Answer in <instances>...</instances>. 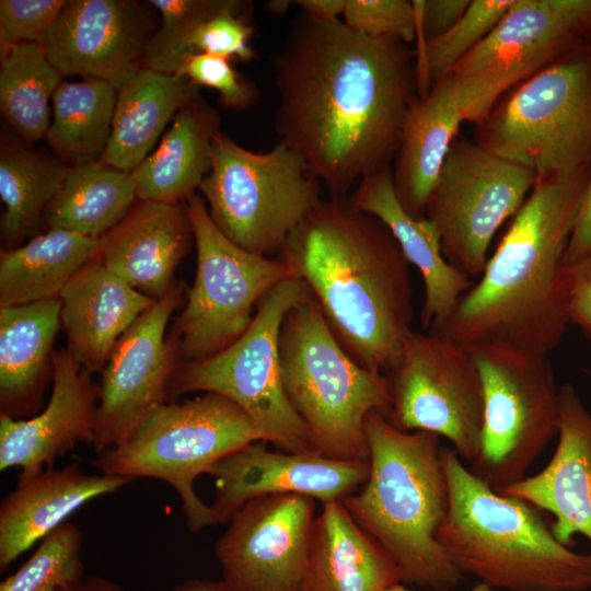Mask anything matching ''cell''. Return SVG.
Wrapping results in <instances>:
<instances>
[{"label": "cell", "mask_w": 591, "mask_h": 591, "mask_svg": "<svg viewBox=\"0 0 591 591\" xmlns=\"http://www.w3.org/2000/svg\"><path fill=\"white\" fill-rule=\"evenodd\" d=\"M60 311V298L0 306V414L26 419L42 404Z\"/></svg>", "instance_id": "29"}, {"label": "cell", "mask_w": 591, "mask_h": 591, "mask_svg": "<svg viewBox=\"0 0 591 591\" xmlns=\"http://www.w3.org/2000/svg\"><path fill=\"white\" fill-rule=\"evenodd\" d=\"M463 121L448 74L410 104L392 175L399 202L414 218L425 217L430 194Z\"/></svg>", "instance_id": "28"}, {"label": "cell", "mask_w": 591, "mask_h": 591, "mask_svg": "<svg viewBox=\"0 0 591 591\" xmlns=\"http://www.w3.org/2000/svg\"><path fill=\"white\" fill-rule=\"evenodd\" d=\"M399 571L341 500L323 503L315 517L304 591H387Z\"/></svg>", "instance_id": "27"}, {"label": "cell", "mask_w": 591, "mask_h": 591, "mask_svg": "<svg viewBox=\"0 0 591 591\" xmlns=\"http://www.w3.org/2000/svg\"><path fill=\"white\" fill-rule=\"evenodd\" d=\"M293 1L289 0H270L265 3L266 11L275 16L285 15Z\"/></svg>", "instance_id": "49"}, {"label": "cell", "mask_w": 591, "mask_h": 591, "mask_svg": "<svg viewBox=\"0 0 591 591\" xmlns=\"http://www.w3.org/2000/svg\"><path fill=\"white\" fill-rule=\"evenodd\" d=\"M513 0H472L463 16L445 33L417 39L415 69L418 96L445 77L496 26Z\"/></svg>", "instance_id": "37"}, {"label": "cell", "mask_w": 591, "mask_h": 591, "mask_svg": "<svg viewBox=\"0 0 591 591\" xmlns=\"http://www.w3.org/2000/svg\"><path fill=\"white\" fill-rule=\"evenodd\" d=\"M172 591H236L223 579H187L177 583Z\"/></svg>", "instance_id": "47"}, {"label": "cell", "mask_w": 591, "mask_h": 591, "mask_svg": "<svg viewBox=\"0 0 591 591\" xmlns=\"http://www.w3.org/2000/svg\"><path fill=\"white\" fill-rule=\"evenodd\" d=\"M395 428L447 438L472 463L484 422L480 374L466 346L444 336L412 331L397 363L385 373Z\"/></svg>", "instance_id": "13"}, {"label": "cell", "mask_w": 591, "mask_h": 591, "mask_svg": "<svg viewBox=\"0 0 591 591\" xmlns=\"http://www.w3.org/2000/svg\"><path fill=\"white\" fill-rule=\"evenodd\" d=\"M185 299V286L176 280L115 345L97 384L92 443L97 453L120 444L152 408L167 402V385L178 360L165 331Z\"/></svg>", "instance_id": "17"}, {"label": "cell", "mask_w": 591, "mask_h": 591, "mask_svg": "<svg viewBox=\"0 0 591 591\" xmlns=\"http://www.w3.org/2000/svg\"><path fill=\"white\" fill-rule=\"evenodd\" d=\"M186 77L140 69L117 90L112 131L101 161L131 172L148 155L171 119L199 97Z\"/></svg>", "instance_id": "31"}, {"label": "cell", "mask_w": 591, "mask_h": 591, "mask_svg": "<svg viewBox=\"0 0 591 591\" xmlns=\"http://www.w3.org/2000/svg\"><path fill=\"white\" fill-rule=\"evenodd\" d=\"M186 207L197 269L167 338L178 364L210 358L232 345L251 325L263 296L293 276L278 257L250 253L227 239L212 222L200 195H194Z\"/></svg>", "instance_id": "12"}, {"label": "cell", "mask_w": 591, "mask_h": 591, "mask_svg": "<svg viewBox=\"0 0 591 591\" xmlns=\"http://www.w3.org/2000/svg\"><path fill=\"white\" fill-rule=\"evenodd\" d=\"M589 254H591V172L568 241L566 260L571 264Z\"/></svg>", "instance_id": "44"}, {"label": "cell", "mask_w": 591, "mask_h": 591, "mask_svg": "<svg viewBox=\"0 0 591 591\" xmlns=\"http://www.w3.org/2000/svg\"><path fill=\"white\" fill-rule=\"evenodd\" d=\"M60 591H124L119 586L104 577L83 578Z\"/></svg>", "instance_id": "48"}, {"label": "cell", "mask_w": 591, "mask_h": 591, "mask_svg": "<svg viewBox=\"0 0 591 591\" xmlns=\"http://www.w3.org/2000/svg\"><path fill=\"white\" fill-rule=\"evenodd\" d=\"M194 240L185 204L138 200L99 237L97 260L138 292L161 299L175 283L174 273Z\"/></svg>", "instance_id": "22"}, {"label": "cell", "mask_w": 591, "mask_h": 591, "mask_svg": "<svg viewBox=\"0 0 591 591\" xmlns=\"http://www.w3.org/2000/svg\"><path fill=\"white\" fill-rule=\"evenodd\" d=\"M277 257L308 285L358 364L385 374L397 363L413 331L410 265L381 220L349 198L322 199Z\"/></svg>", "instance_id": "2"}, {"label": "cell", "mask_w": 591, "mask_h": 591, "mask_svg": "<svg viewBox=\"0 0 591 591\" xmlns=\"http://www.w3.org/2000/svg\"><path fill=\"white\" fill-rule=\"evenodd\" d=\"M273 69L278 141L305 160L329 198H348L362 177L391 166L418 95L408 44L301 14Z\"/></svg>", "instance_id": "1"}, {"label": "cell", "mask_w": 591, "mask_h": 591, "mask_svg": "<svg viewBox=\"0 0 591 591\" xmlns=\"http://www.w3.org/2000/svg\"><path fill=\"white\" fill-rule=\"evenodd\" d=\"M341 20L352 31L370 37L409 44L417 36L415 8L408 0H346Z\"/></svg>", "instance_id": "39"}, {"label": "cell", "mask_w": 591, "mask_h": 591, "mask_svg": "<svg viewBox=\"0 0 591 591\" xmlns=\"http://www.w3.org/2000/svg\"><path fill=\"white\" fill-rule=\"evenodd\" d=\"M311 296L299 277L281 280L263 296L251 325L232 345L210 358L177 366L167 401L194 392L222 395L247 414L263 442L283 452H313L309 429L285 393L279 355L283 317Z\"/></svg>", "instance_id": "10"}, {"label": "cell", "mask_w": 591, "mask_h": 591, "mask_svg": "<svg viewBox=\"0 0 591 591\" xmlns=\"http://www.w3.org/2000/svg\"><path fill=\"white\" fill-rule=\"evenodd\" d=\"M591 171L538 176L477 283L438 335L547 355L569 322L566 250ZM433 334V333H432Z\"/></svg>", "instance_id": "3"}, {"label": "cell", "mask_w": 591, "mask_h": 591, "mask_svg": "<svg viewBox=\"0 0 591 591\" xmlns=\"http://www.w3.org/2000/svg\"><path fill=\"white\" fill-rule=\"evenodd\" d=\"M262 441L247 414L229 398L204 393L152 408L120 444L99 452L91 465L101 474L166 482L177 493L190 533L220 524L194 482L231 453Z\"/></svg>", "instance_id": "7"}, {"label": "cell", "mask_w": 591, "mask_h": 591, "mask_svg": "<svg viewBox=\"0 0 591 591\" xmlns=\"http://www.w3.org/2000/svg\"><path fill=\"white\" fill-rule=\"evenodd\" d=\"M293 4L299 5L306 18L323 22L343 16L346 0H296Z\"/></svg>", "instance_id": "46"}, {"label": "cell", "mask_w": 591, "mask_h": 591, "mask_svg": "<svg viewBox=\"0 0 591 591\" xmlns=\"http://www.w3.org/2000/svg\"><path fill=\"white\" fill-rule=\"evenodd\" d=\"M467 348L484 393L480 445L470 471L500 493L526 477L558 433L559 390L547 355L490 343Z\"/></svg>", "instance_id": "11"}, {"label": "cell", "mask_w": 591, "mask_h": 591, "mask_svg": "<svg viewBox=\"0 0 591 591\" xmlns=\"http://www.w3.org/2000/svg\"><path fill=\"white\" fill-rule=\"evenodd\" d=\"M97 385L69 350L53 354V389L47 406L26 419L0 414V471L32 474L54 467L78 443L94 440Z\"/></svg>", "instance_id": "20"}, {"label": "cell", "mask_w": 591, "mask_h": 591, "mask_svg": "<svg viewBox=\"0 0 591 591\" xmlns=\"http://www.w3.org/2000/svg\"><path fill=\"white\" fill-rule=\"evenodd\" d=\"M83 535L63 522L44 537L33 555L0 583V591H60L83 579Z\"/></svg>", "instance_id": "38"}, {"label": "cell", "mask_w": 591, "mask_h": 591, "mask_svg": "<svg viewBox=\"0 0 591 591\" xmlns=\"http://www.w3.org/2000/svg\"><path fill=\"white\" fill-rule=\"evenodd\" d=\"M216 109L200 97L182 108L160 146L131 172L138 200L185 204L212 167V140L220 131Z\"/></svg>", "instance_id": "30"}, {"label": "cell", "mask_w": 591, "mask_h": 591, "mask_svg": "<svg viewBox=\"0 0 591 591\" xmlns=\"http://www.w3.org/2000/svg\"><path fill=\"white\" fill-rule=\"evenodd\" d=\"M117 90L106 81H62L53 94V121L45 137L69 167L100 161L107 147Z\"/></svg>", "instance_id": "34"}, {"label": "cell", "mask_w": 591, "mask_h": 591, "mask_svg": "<svg viewBox=\"0 0 591 591\" xmlns=\"http://www.w3.org/2000/svg\"><path fill=\"white\" fill-rule=\"evenodd\" d=\"M582 43L556 0H513L448 73L464 121L480 125L508 92Z\"/></svg>", "instance_id": "15"}, {"label": "cell", "mask_w": 591, "mask_h": 591, "mask_svg": "<svg viewBox=\"0 0 591 591\" xmlns=\"http://www.w3.org/2000/svg\"><path fill=\"white\" fill-rule=\"evenodd\" d=\"M387 591H415V590L408 589L402 582H399L391 587ZM470 591H498V590L490 588L486 586L485 583L479 582Z\"/></svg>", "instance_id": "50"}, {"label": "cell", "mask_w": 591, "mask_h": 591, "mask_svg": "<svg viewBox=\"0 0 591 591\" xmlns=\"http://www.w3.org/2000/svg\"><path fill=\"white\" fill-rule=\"evenodd\" d=\"M449 505L437 538L453 566L496 590L587 591L591 558L561 544L536 508L503 496L441 447Z\"/></svg>", "instance_id": "5"}, {"label": "cell", "mask_w": 591, "mask_h": 591, "mask_svg": "<svg viewBox=\"0 0 591 591\" xmlns=\"http://www.w3.org/2000/svg\"><path fill=\"white\" fill-rule=\"evenodd\" d=\"M557 5L572 30L591 42V0H557Z\"/></svg>", "instance_id": "45"}, {"label": "cell", "mask_w": 591, "mask_h": 591, "mask_svg": "<svg viewBox=\"0 0 591 591\" xmlns=\"http://www.w3.org/2000/svg\"><path fill=\"white\" fill-rule=\"evenodd\" d=\"M59 298L67 349L90 373L103 370L118 339L157 301L97 259L82 267Z\"/></svg>", "instance_id": "26"}, {"label": "cell", "mask_w": 591, "mask_h": 591, "mask_svg": "<svg viewBox=\"0 0 591 591\" xmlns=\"http://www.w3.org/2000/svg\"><path fill=\"white\" fill-rule=\"evenodd\" d=\"M471 0H414L416 38L430 39L449 31L463 16Z\"/></svg>", "instance_id": "43"}, {"label": "cell", "mask_w": 591, "mask_h": 591, "mask_svg": "<svg viewBox=\"0 0 591 591\" xmlns=\"http://www.w3.org/2000/svg\"><path fill=\"white\" fill-rule=\"evenodd\" d=\"M65 0H1L0 59L20 43L42 46L56 23Z\"/></svg>", "instance_id": "41"}, {"label": "cell", "mask_w": 591, "mask_h": 591, "mask_svg": "<svg viewBox=\"0 0 591 591\" xmlns=\"http://www.w3.org/2000/svg\"><path fill=\"white\" fill-rule=\"evenodd\" d=\"M212 167L200 184L209 216L239 247L277 257L306 215L323 199L321 182L305 160L278 141L254 152L219 131Z\"/></svg>", "instance_id": "9"}, {"label": "cell", "mask_w": 591, "mask_h": 591, "mask_svg": "<svg viewBox=\"0 0 591 591\" xmlns=\"http://www.w3.org/2000/svg\"><path fill=\"white\" fill-rule=\"evenodd\" d=\"M567 311L569 322L591 339V254L568 264Z\"/></svg>", "instance_id": "42"}, {"label": "cell", "mask_w": 591, "mask_h": 591, "mask_svg": "<svg viewBox=\"0 0 591 591\" xmlns=\"http://www.w3.org/2000/svg\"><path fill=\"white\" fill-rule=\"evenodd\" d=\"M70 167L56 157L10 142L0 149V197L4 205L1 240L12 247L22 240L61 188Z\"/></svg>", "instance_id": "35"}, {"label": "cell", "mask_w": 591, "mask_h": 591, "mask_svg": "<svg viewBox=\"0 0 591 591\" xmlns=\"http://www.w3.org/2000/svg\"><path fill=\"white\" fill-rule=\"evenodd\" d=\"M257 441L217 462L209 476L216 496L211 508L228 523L248 500L267 495L297 494L322 503L344 500L367 480L368 461H344L314 452H274Z\"/></svg>", "instance_id": "19"}, {"label": "cell", "mask_w": 591, "mask_h": 591, "mask_svg": "<svg viewBox=\"0 0 591 591\" xmlns=\"http://www.w3.org/2000/svg\"><path fill=\"white\" fill-rule=\"evenodd\" d=\"M136 201L130 172L100 160L70 167L43 219L49 229L99 239L114 228Z\"/></svg>", "instance_id": "33"}, {"label": "cell", "mask_w": 591, "mask_h": 591, "mask_svg": "<svg viewBox=\"0 0 591 591\" xmlns=\"http://www.w3.org/2000/svg\"><path fill=\"white\" fill-rule=\"evenodd\" d=\"M99 257V239L49 229L0 253V306L60 297L73 276Z\"/></svg>", "instance_id": "32"}, {"label": "cell", "mask_w": 591, "mask_h": 591, "mask_svg": "<svg viewBox=\"0 0 591 591\" xmlns=\"http://www.w3.org/2000/svg\"><path fill=\"white\" fill-rule=\"evenodd\" d=\"M62 78L36 43H20L1 59V113L27 146L46 137L49 100Z\"/></svg>", "instance_id": "36"}, {"label": "cell", "mask_w": 591, "mask_h": 591, "mask_svg": "<svg viewBox=\"0 0 591 591\" xmlns=\"http://www.w3.org/2000/svg\"><path fill=\"white\" fill-rule=\"evenodd\" d=\"M283 390L311 434L314 453L344 461H368V414L384 416L386 375L358 364L339 345L311 296L291 308L280 326Z\"/></svg>", "instance_id": "6"}, {"label": "cell", "mask_w": 591, "mask_h": 591, "mask_svg": "<svg viewBox=\"0 0 591 591\" xmlns=\"http://www.w3.org/2000/svg\"><path fill=\"white\" fill-rule=\"evenodd\" d=\"M476 142L542 177L591 171V42L508 92Z\"/></svg>", "instance_id": "8"}, {"label": "cell", "mask_w": 591, "mask_h": 591, "mask_svg": "<svg viewBox=\"0 0 591 591\" xmlns=\"http://www.w3.org/2000/svg\"><path fill=\"white\" fill-rule=\"evenodd\" d=\"M148 25L135 1L69 0L42 47L63 77L100 79L119 90L143 68Z\"/></svg>", "instance_id": "18"}, {"label": "cell", "mask_w": 591, "mask_h": 591, "mask_svg": "<svg viewBox=\"0 0 591 591\" xmlns=\"http://www.w3.org/2000/svg\"><path fill=\"white\" fill-rule=\"evenodd\" d=\"M200 86L215 89L223 107L245 111L259 100V90L254 82L240 73L231 60L212 55H192L185 58L176 72Z\"/></svg>", "instance_id": "40"}, {"label": "cell", "mask_w": 591, "mask_h": 591, "mask_svg": "<svg viewBox=\"0 0 591 591\" xmlns=\"http://www.w3.org/2000/svg\"><path fill=\"white\" fill-rule=\"evenodd\" d=\"M315 500L297 494L246 501L215 543L236 591H304Z\"/></svg>", "instance_id": "16"}, {"label": "cell", "mask_w": 591, "mask_h": 591, "mask_svg": "<svg viewBox=\"0 0 591 591\" xmlns=\"http://www.w3.org/2000/svg\"><path fill=\"white\" fill-rule=\"evenodd\" d=\"M369 475L343 500L356 522L386 551L402 583L451 591L462 579L437 538L449 505L439 436L395 428L372 410L364 421Z\"/></svg>", "instance_id": "4"}, {"label": "cell", "mask_w": 591, "mask_h": 591, "mask_svg": "<svg viewBox=\"0 0 591 591\" xmlns=\"http://www.w3.org/2000/svg\"><path fill=\"white\" fill-rule=\"evenodd\" d=\"M348 198L355 208L389 228L406 260L419 270L425 289L421 326L429 333H439L473 286L471 277L447 262L433 223L426 217L414 218L404 209L391 166L362 177Z\"/></svg>", "instance_id": "23"}, {"label": "cell", "mask_w": 591, "mask_h": 591, "mask_svg": "<svg viewBox=\"0 0 591 591\" xmlns=\"http://www.w3.org/2000/svg\"><path fill=\"white\" fill-rule=\"evenodd\" d=\"M132 479L86 473L78 462L20 473L0 503V570L66 522L86 502L115 493Z\"/></svg>", "instance_id": "24"}, {"label": "cell", "mask_w": 591, "mask_h": 591, "mask_svg": "<svg viewBox=\"0 0 591 591\" xmlns=\"http://www.w3.org/2000/svg\"><path fill=\"white\" fill-rule=\"evenodd\" d=\"M557 434L548 464L499 494L551 512L552 532L561 544L568 546L575 534L591 542V415L570 384L559 389Z\"/></svg>", "instance_id": "21"}, {"label": "cell", "mask_w": 591, "mask_h": 591, "mask_svg": "<svg viewBox=\"0 0 591 591\" xmlns=\"http://www.w3.org/2000/svg\"><path fill=\"white\" fill-rule=\"evenodd\" d=\"M537 177L477 142L455 139L425 211L447 262L471 278L480 276L496 232L519 211Z\"/></svg>", "instance_id": "14"}, {"label": "cell", "mask_w": 591, "mask_h": 591, "mask_svg": "<svg viewBox=\"0 0 591 591\" xmlns=\"http://www.w3.org/2000/svg\"><path fill=\"white\" fill-rule=\"evenodd\" d=\"M161 26L149 39L143 67L174 74L192 55H212L250 61L255 33L250 2L241 0H151Z\"/></svg>", "instance_id": "25"}]
</instances>
